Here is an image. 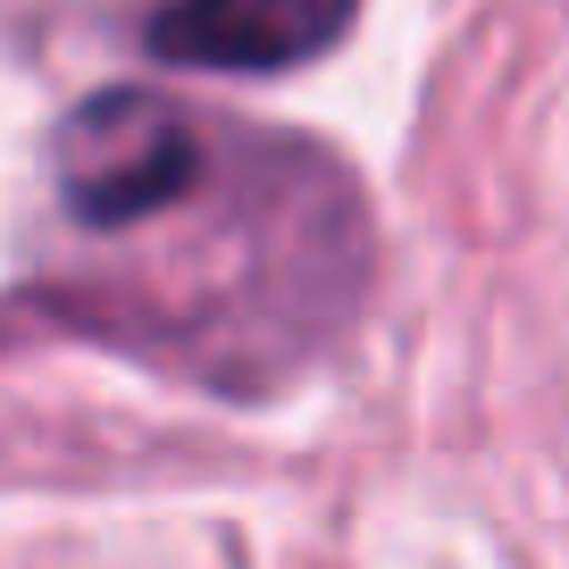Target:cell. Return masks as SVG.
Segmentation results:
<instances>
[{
    "instance_id": "1",
    "label": "cell",
    "mask_w": 569,
    "mask_h": 569,
    "mask_svg": "<svg viewBox=\"0 0 569 569\" xmlns=\"http://www.w3.org/2000/svg\"><path fill=\"white\" fill-rule=\"evenodd\" d=\"M51 168H59V201H68L76 227L118 234V227L177 210L201 184V134L177 101H160L142 84H109L68 109Z\"/></svg>"
},
{
    "instance_id": "2",
    "label": "cell",
    "mask_w": 569,
    "mask_h": 569,
    "mask_svg": "<svg viewBox=\"0 0 569 569\" xmlns=\"http://www.w3.org/2000/svg\"><path fill=\"white\" fill-rule=\"evenodd\" d=\"M360 0H168L151 18V51L168 68H218V76H277L336 51L352 34Z\"/></svg>"
}]
</instances>
